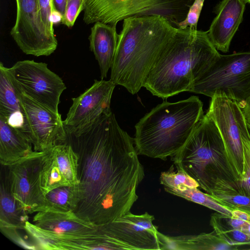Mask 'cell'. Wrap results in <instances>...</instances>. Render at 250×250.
Listing matches in <instances>:
<instances>
[{"label":"cell","instance_id":"ba28073f","mask_svg":"<svg viewBox=\"0 0 250 250\" xmlns=\"http://www.w3.org/2000/svg\"><path fill=\"white\" fill-rule=\"evenodd\" d=\"M206 114L213 120L220 132L238 183L243 174V145L250 138L247 121L242 109L236 101L215 95L211 98Z\"/></svg>","mask_w":250,"mask_h":250},{"label":"cell","instance_id":"d590c367","mask_svg":"<svg viewBox=\"0 0 250 250\" xmlns=\"http://www.w3.org/2000/svg\"><path fill=\"white\" fill-rule=\"evenodd\" d=\"M63 19V15L59 11L53 9L50 15L51 22L54 25L62 23Z\"/></svg>","mask_w":250,"mask_h":250},{"label":"cell","instance_id":"7402d4cb","mask_svg":"<svg viewBox=\"0 0 250 250\" xmlns=\"http://www.w3.org/2000/svg\"><path fill=\"white\" fill-rule=\"evenodd\" d=\"M0 177V227L4 233L15 230L24 229L28 221V215L21 208L10 188L5 167L1 165Z\"/></svg>","mask_w":250,"mask_h":250},{"label":"cell","instance_id":"603a6c76","mask_svg":"<svg viewBox=\"0 0 250 250\" xmlns=\"http://www.w3.org/2000/svg\"><path fill=\"white\" fill-rule=\"evenodd\" d=\"M237 187L230 182L217 178L209 195L230 210L239 209L250 215V197L239 192Z\"/></svg>","mask_w":250,"mask_h":250},{"label":"cell","instance_id":"2e32d148","mask_svg":"<svg viewBox=\"0 0 250 250\" xmlns=\"http://www.w3.org/2000/svg\"><path fill=\"white\" fill-rule=\"evenodd\" d=\"M246 3L245 0H222L215 7L217 15L208 32L218 50L229 52L232 39L243 21Z\"/></svg>","mask_w":250,"mask_h":250},{"label":"cell","instance_id":"f35d334b","mask_svg":"<svg viewBox=\"0 0 250 250\" xmlns=\"http://www.w3.org/2000/svg\"><path fill=\"white\" fill-rule=\"evenodd\" d=\"M247 125H248V129H249V132L250 134V123H248V122H247Z\"/></svg>","mask_w":250,"mask_h":250},{"label":"cell","instance_id":"74e56055","mask_svg":"<svg viewBox=\"0 0 250 250\" xmlns=\"http://www.w3.org/2000/svg\"><path fill=\"white\" fill-rule=\"evenodd\" d=\"M241 231L250 236V222H245L242 228Z\"/></svg>","mask_w":250,"mask_h":250},{"label":"cell","instance_id":"4fadbf2b","mask_svg":"<svg viewBox=\"0 0 250 250\" xmlns=\"http://www.w3.org/2000/svg\"><path fill=\"white\" fill-rule=\"evenodd\" d=\"M116 85L110 80H95L89 88L72 98V104L63 121L67 134L81 131L111 112L110 103Z\"/></svg>","mask_w":250,"mask_h":250},{"label":"cell","instance_id":"4316f807","mask_svg":"<svg viewBox=\"0 0 250 250\" xmlns=\"http://www.w3.org/2000/svg\"><path fill=\"white\" fill-rule=\"evenodd\" d=\"M164 188L166 191L174 195L201 205L224 215L231 217V210L221 205L208 194L201 191L197 188L180 186L175 188L164 187Z\"/></svg>","mask_w":250,"mask_h":250},{"label":"cell","instance_id":"ac0fdd59","mask_svg":"<svg viewBox=\"0 0 250 250\" xmlns=\"http://www.w3.org/2000/svg\"><path fill=\"white\" fill-rule=\"evenodd\" d=\"M118 35L116 25L95 22L88 37L89 47L98 62L101 78H106L115 55Z\"/></svg>","mask_w":250,"mask_h":250},{"label":"cell","instance_id":"ab89813d","mask_svg":"<svg viewBox=\"0 0 250 250\" xmlns=\"http://www.w3.org/2000/svg\"><path fill=\"white\" fill-rule=\"evenodd\" d=\"M246 2L249 3L250 4V0H245Z\"/></svg>","mask_w":250,"mask_h":250},{"label":"cell","instance_id":"8d00e7d4","mask_svg":"<svg viewBox=\"0 0 250 250\" xmlns=\"http://www.w3.org/2000/svg\"><path fill=\"white\" fill-rule=\"evenodd\" d=\"M242 110L245 114L247 122L250 123V97L248 100Z\"/></svg>","mask_w":250,"mask_h":250},{"label":"cell","instance_id":"277c9868","mask_svg":"<svg viewBox=\"0 0 250 250\" xmlns=\"http://www.w3.org/2000/svg\"><path fill=\"white\" fill-rule=\"evenodd\" d=\"M198 97L174 103L164 101L135 125L134 144L139 155L163 160L185 145L204 115Z\"/></svg>","mask_w":250,"mask_h":250},{"label":"cell","instance_id":"1f68e13d","mask_svg":"<svg viewBox=\"0 0 250 250\" xmlns=\"http://www.w3.org/2000/svg\"><path fill=\"white\" fill-rule=\"evenodd\" d=\"M205 0H194L190 7L185 20L181 22L178 27L185 29L188 27L197 29L198 21Z\"/></svg>","mask_w":250,"mask_h":250},{"label":"cell","instance_id":"44dd1931","mask_svg":"<svg viewBox=\"0 0 250 250\" xmlns=\"http://www.w3.org/2000/svg\"><path fill=\"white\" fill-rule=\"evenodd\" d=\"M32 144L20 130L0 117V162L9 166L30 154Z\"/></svg>","mask_w":250,"mask_h":250},{"label":"cell","instance_id":"6da1fadb","mask_svg":"<svg viewBox=\"0 0 250 250\" xmlns=\"http://www.w3.org/2000/svg\"><path fill=\"white\" fill-rule=\"evenodd\" d=\"M67 135L66 142L79 157L80 201L75 213L101 225L130 212L144 170L134 138L121 128L112 112Z\"/></svg>","mask_w":250,"mask_h":250},{"label":"cell","instance_id":"484cf974","mask_svg":"<svg viewBox=\"0 0 250 250\" xmlns=\"http://www.w3.org/2000/svg\"><path fill=\"white\" fill-rule=\"evenodd\" d=\"M61 172L70 186L79 184V157L72 146L66 142L52 147Z\"/></svg>","mask_w":250,"mask_h":250},{"label":"cell","instance_id":"4dcf8cb0","mask_svg":"<svg viewBox=\"0 0 250 250\" xmlns=\"http://www.w3.org/2000/svg\"><path fill=\"white\" fill-rule=\"evenodd\" d=\"M83 0H68L62 23L70 28L73 26L80 13L83 11Z\"/></svg>","mask_w":250,"mask_h":250},{"label":"cell","instance_id":"d6986e66","mask_svg":"<svg viewBox=\"0 0 250 250\" xmlns=\"http://www.w3.org/2000/svg\"><path fill=\"white\" fill-rule=\"evenodd\" d=\"M33 223L48 230L63 234H83L96 231L98 225L85 221L74 211L44 210L33 217Z\"/></svg>","mask_w":250,"mask_h":250},{"label":"cell","instance_id":"3957f363","mask_svg":"<svg viewBox=\"0 0 250 250\" xmlns=\"http://www.w3.org/2000/svg\"><path fill=\"white\" fill-rule=\"evenodd\" d=\"M171 24L159 15L124 20L110 80L133 95L138 93Z\"/></svg>","mask_w":250,"mask_h":250},{"label":"cell","instance_id":"7a4b0ae2","mask_svg":"<svg viewBox=\"0 0 250 250\" xmlns=\"http://www.w3.org/2000/svg\"><path fill=\"white\" fill-rule=\"evenodd\" d=\"M220 54L208 31L171 24L143 87L163 99L189 92L194 81Z\"/></svg>","mask_w":250,"mask_h":250},{"label":"cell","instance_id":"83f0119b","mask_svg":"<svg viewBox=\"0 0 250 250\" xmlns=\"http://www.w3.org/2000/svg\"><path fill=\"white\" fill-rule=\"evenodd\" d=\"M210 225L217 234L231 246H250V236L240 230L233 229L222 223L215 213L210 218Z\"/></svg>","mask_w":250,"mask_h":250},{"label":"cell","instance_id":"5bb4252c","mask_svg":"<svg viewBox=\"0 0 250 250\" xmlns=\"http://www.w3.org/2000/svg\"><path fill=\"white\" fill-rule=\"evenodd\" d=\"M19 94L28 138L34 150L41 151L65 143L67 135L61 114L49 110L20 91Z\"/></svg>","mask_w":250,"mask_h":250},{"label":"cell","instance_id":"52a82bcc","mask_svg":"<svg viewBox=\"0 0 250 250\" xmlns=\"http://www.w3.org/2000/svg\"><path fill=\"white\" fill-rule=\"evenodd\" d=\"M189 92L223 95L242 108L250 97V51L221 55L194 82Z\"/></svg>","mask_w":250,"mask_h":250},{"label":"cell","instance_id":"f546056e","mask_svg":"<svg viewBox=\"0 0 250 250\" xmlns=\"http://www.w3.org/2000/svg\"><path fill=\"white\" fill-rule=\"evenodd\" d=\"M243 169L241 180L238 182V192L250 197V138L243 145Z\"/></svg>","mask_w":250,"mask_h":250},{"label":"cell","instance_id":"e575fe53","mask_svg":"<svg viewBox=\"0 0 250 250\" xmlns=\"http://www.w3.org/2000/svg\"><path fill=\"white\" fill-rule=\"evenodd\" d=\"M52 2L53 9L59 11L63 15L67 0H52Z\"/></svg>","mask_w":250,"mask_h":250},{"label":"cell","instance_id":"9c48e42d","mask_svg":"<svg viewBox=\"0 0 250 250\" xmlns=\"http://www.w3.org/2000/svg\"><path fill=\"white\" fill-rule=\"evenodd\" d=\"M8 70L20 92L59 114L60 97L66 87L63 80L48 68L47 64L34 60L20 61Z\"/></svg>","mask_w":250,"mask_h":250},{"label":"cell","instance_id":"9a60e30c","mask_svg":"<svg viewBox=\"0 0 250 250\" xmlns=\"http://www.w3.org/2000/svg\"><path fill=\"white\" fill-rule=\"evenodd\" d=\"M24 229L37 250H107L99 227L91 232L63 234L41 229L27 221Z\"/></svg>","mask_w":250,"mask_h":250},{"label":"cell","instance_id":"60d3db41","mask_svg":"<svg viewBox=\"0 0 250 250\" xmlns=\"http://www.w3.org/2000/svg\"><path fill=\"white\" fill-rule=\"evenodd\" d=\"M68 0H67V1H68Z\"/></svg>","mask_w":250,"mask_h":250},{"label":"cell","instance_id":"7c38bea8","mask_svg":"<svg viewBox=\"0 0 250 250\" xmlns=\"http://www.w3.org/2000/svg\"><path fill=\"white\" fill-rule=\"evenodd\" d=\"M43 151L33 152L9 166L6 171L11 192L27 215L44 210L45 195L41 188Z\"/></svg>","mask_w":250,"mask_h":250},{"label":"cell","instance_id":"e0dca14e","mask_svg":"<svg viewBox=\"0 0 250 250\" xmlns=\"http://www.w3.org/2000/svg\"><path fill=\"white\" fill-rule=\"evenodd\" d=\"M0 117L21 131L28 138V130L19 91L8 68L2 62L0 63Z\"/></svg>","mask_w":250,"mask_h":250},{"label":"cell","instance_id":"d4e9b609","mask_svg":"<svg viewBox=\"0 0 250 250\" xmlns=\"http://www.w3.org/2000/svg\"><path fill=\"white\" fill-rule=\"evenodd\" d=\"M45 197L44 210L75 212L80 201L78 185L56 188L47 193Z\"/></svg>","mask_w":250,"mask_h":250},{"label":"cell","instance_id":"8992f818","mask_svg":"<svg viewBox=\"0 0 250 250\" xmlns=\"http://www.w3.org/2000/svg\"><path fill=\"white\" fill-rule=\"evenodd\" d=\"M83 21L111 25L133 16L159 15L174 26L186 19L194 0H83Z\"/></svg>","mask_w":250,"mask_h":250},{"label":"cell","instance_id":"ffe728a7","mask_svg":"<svg viewBox=\"0 0 250 250\" xmlns=\"http://www.w3.org/2000/svg\"><path fill=\"white\" fill-rule=\"evenodd\" d=\"M161 250H237L240 247L231 246L221 239L213 230L198 235L168 236L158 232Z\"/></svg>","mask_w":250,"mask_h":250},{"label":"cell","instance_id":"d6a6232c","mask_svg":"<svg viewBox=\"0 0 250 250\" xmlns=\"http://www.w3.org/2000/svg\"><path fill=\"white\" fill-rule=\"evenodd\" d=\"M42 21L47 30L54 34L53 24L50 21V15L53 9L52 0H39Z\"/></svg>","mask_w":250,"mask_h":250},{"label":"cell","instance_id":"836d02e7","mask_svg":"<svg viewBox=\"0 0 250 250\" xmlns=\"http://www.w3.org/2000/svg\"><path fill=\"white\" fill-rule=\"evenodd\" d=\"M231 217L244 221L250 222V215L246 212L239 209L231 210Z\"/></svg>","mask_w":250,"mask_h":250},{"label":"cell","instance_id":"8fae6325","mask_svg":"<svg viewBox=\"0 0 250 250\" xmlns=\"http://www.w3.org/2000/svg\"><path fill=\"white\" fill-rule=\"evenodd\" d=\"M16 18L10 34L26 55L48 56L57 49L58 41L43 23L39 0H15Z\"/></svg>","mask_w":250,"mask_h":250},{"label":"cell","instance_id":"f1b7e54d","mask_svg":"<svg viewBox=\"0 0 250 250\" xmlns=\"http://www.w3.org/2000/svg\"><path fill=\"white\" fill-rule=\"evenodd\" d=\"M160 181L164 187L175 188L180 186L191 188L199 187L196 181L183 170L177 168L174 171L173 165L167 171L161 173Z\"/></svg>","mask_w":250,"mask_h":250},{"label":"cell","instance_id":"30bf717a","mask_svg":"<svg viewBox=\"0 0 250 250\" xmlns=\"http://www.w3.org/2000/svg\"><path fill=\"white\" fill-rule=\"evenodd\" d=\"M155 217L146 212H129L107 224L98 225L108 250H161Z\"/></svg>","mask_w":250,"mask_h":250},{"label":"cell","instance_id":"5b68a950","mask_svg":"<svg viewBox=\"0 0 250 250\" xmlns=\"http://www.w3.org/2000/svg\"><path fill=\"white\" fill-rule=\"evenodd\" d=\"M172 160L176 168L193 178L208 194L217 178L227 180L238 188L220 132L206 114Z\"/></svg>","mask_w":250,"mask_h":250},{"label":"cell","instance_id":"cb8c5ba5","mask_svg":"<svg viewBox=\"0 0 250 250\" xmlns=\"http://www.w3.org/2000/svg\"><path fill=\"white\" fill-rule=\"evenodd\" d=\"M42 151L40 183L41 189L46 195L56 188L70 185L61 171L52 147Z\"/></svg>","mask_w":250,"mask_h":250}]
</instances>
